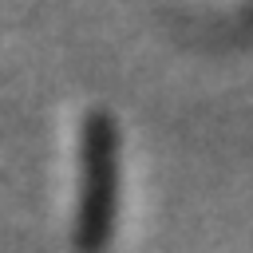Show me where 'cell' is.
Returning <instances> with one entry per match:
<instances>
[{
  "mask_svg": "<svg viewBox=\"0 0 253 253\" xmlns=\"http://www.w3.org/2000/svg\"><path fill=\"white\" fill-rule=\"evenodd\" d=\"M111 213V138L103 123H91L83 150V206H79V241L95 245Z\"/></svg>",
  "mask_w": 253,
  "mask_h": 253,
  "instance_id": "obj_1",
  "label": "cell"
}]
</instances>
